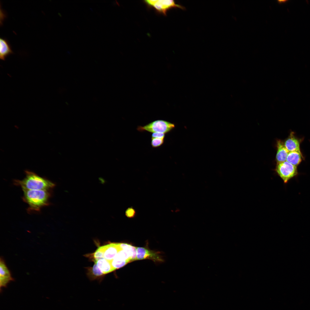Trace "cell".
Segmentation results:
<instances>
[{
	"mask_svg": "<svg viewBox=\"0 0 310 310\" xmlns=\"http://www.w3.org/2000/svg\"><path fill=\"white\" fill-rule=\"evenodd\" d=\"M14 182L15 184L20 186L22 189L49 190L55 186V184L50 181L28 171L24 179L16 180Z\"/></svg>",
	"mask_w": 310,
	"mask_h": 310,
	"instance_id": "cell-1",
	"label": "cell"
},
{
	"mask_svg": "<svg viewBox=\"0 0 310 310\" xmlns=\"http://www.w3.org/2000/svg\"><path fill=\"white\" fill-rule=\"evenodd\" d=\"M22 190L24 200L29 206L28 211H38L42 208L49 204L50 194L49 190Z\"/></svg>",
	"mask_w": 310,
	"mask_h": 310,
	"instance_id": "cell-2",
	"label": "cell"
},
{
	"mask_svg": "<svg viewBox=\"0 0 310 310\" xmlns=\"http://www.w3.org/2000/svg\"><path fill=\"white\" fill-rule=\"evenodd\" d=\"M274 170L285 184L298 174L297 166L286 161L277 163Z\"/></svg>",
	"mask_w": 310,
	"mask_h": 310,
	"instance_id": "cell-3",
	"label": "cell"
},
{
	"mask_svg": "<svg viewBox=\"0 0 310 310\" xmlns=\"http://www.w3.org/2000/svg\"><path fill=\"white\" fill-rule=\"evenodd\" d=\"M175 127V125L172 123L162 120H158L151 122L144 126H138L137 130L140 131H144L154 133L158 132L166 133Z\"/></svg>",
	"mask_w": 310,
	"mask_h": 310,
	"instance_id": "cell-4",
	"label": "cell"
},
{
	"mask_svg": "<svg viewBox=\"0 0 310 310\" xmlns=\"http://www.w3.org/2000/svg\"><path fill=\"white\" fill-rule=\"evenodd\" d=\"M149 7H153L158 13L166 16L167 11L173 8H178L185 9V7L177 4L173 0H148L144 1Z\"/></svg>",
	"mask_w": 310,
	"mask_h": 310,
	"instance_id": "cell-5",
	"label": "cell"
},
{
	"mask_svg": "<svg viewBox=\"0 0 310 310\" xmlns=\"http://www.w3.org/2000/svg\"><path fill=\"white\" fill-rule=\"evenodd\" d=\"M136 260L150 259L154 261H163L158 253L143 247H136Z\"/></svg>",
	"mask_w": 310,
	"mask_h": 310,
	"instance_id": "cell-6",
	"label": "cell"
},
{
	"mask_svg": "<svg viewBox=\"0 0 310 310\" xmlns=\"http://www.w3.org/2000/svg\"><path fill=\"white\" fill-rule=\"evenodd\" d=\"M13 280L11 272L4 261L1 257L0 260V290H1V288L6 287L9 282Z\"/></svg>",
	"mask_w": 310,
	"mask_h": 310,
	"instance_id": "cell-7",
	"label": "cell"
},
{
	"mask_svg": "<svg viewBox=\"0 0 310 310\" xmlns=\"http://www.w3.org/2000/svg\"><path fill=\"white\" fill-rule=\"evenodd\" d=\"M301 140L295 136L294 132L292 131L283 142L285 147L289 152L297 151L301 153L300 148Z\"/></svg>",
	"mask_w": 310,
	"mask_h": 310,
	"instance_id": "cell-8",
	"label": "cell"
},
{
	"mask_svg": "<svg viewBox=\"0 0 310 310\" xmlns=\"http://www.w3.org/2000/svg\"><path fill=\"white\" fill-rule=\"evenodd\" d=\"M104 258L111 262L121 249L119 243H111L104 245Z\"/></svg>",
	"mask_w": 310,
	"mask_h": 310,
	"instance_id": "cell-9",
	"label": "cell"
},
{
	"mask_svg": "<svg viewBox=\"0 0 310 310\" xmlns=\"http://www.w3.org/2000/svg\"><path fill=\"white\" fill-rule=\"evenodd\" d=\"M277 152L276 159L277 163L285 161L289 152L285 147L283 142L278 140L276 141Z\"/></svg>",
	"mask_w": 310,
	"mask_h": 310,
	"instance_id": "cell-10",
	"label": "cell"
},
{
	"mask_svg": "<svg viewBox=\"0 0 310 310\" xmlns=\"http://www.w3.org/2000/svg\"><path fill=\"white\" fill-rule=\"evenodd\" d=\"M13 53L8 41L5 38H0V58L4 60L9 55Z\"/></svg>",
	"mask_w": 310,
	"mask_h": 310,
	"instance_id": "cell-11",
	"label": "cell"
},
{
	"mask_svg": "<svg viewBox=\"0 0 310 310\" xmlns=\"http://www.w3.org/2000/svg\"><path fill=\"white\" fill-rule=\"evenodd\" d=\"M303 159V156L301 153L297 151H292L289 152L286 161L297 166Z\"/></svg>",
	"mask_w": 310,
	"mask_h": 310,
	"instance_id": "cell-12",
	"label": "cell"
},
{
	"mask_svg": "<svg viewBox=\"0 0 310 310\" xmlns=\"http://www.w3.org/2000/svg\"><path fill=\"white\" fill-rule=\"evenodd\" d=\"M95 263L104 274L114 270L111 262L104 258L98 260L95 262Z\"/></svg>",
	"mask_w": 310,
	"mask_h": 310,
	"instance_id": "cell-13",
	"label": "cell"
},
{
	"mask_svg": "<svg viewBox=\"0 0 310 310\" xmlns=\"http://www.w3.org/2000/svg\"><path fill=\"white\" fill-rule=\"evenodd\" d=\"M119 246L121 249L125 251L127 253L130 258V262L136 260L137 254L136 247L123 243H119Z\"/></svg>",
	"mask_w": 310,
	"mask_h": 310,
	"instance_id": "cell-14",
	"label": "cell"
},
{
	"mask_svg": "<svg viewBox=\"0 0 310 310\" xmlns=\"http://www.w3.org/2000/svg\"><path fill=\"white\" fill-rule=\"evenodd\" d=\"M110 262L114 270L123 267L129 262L125 256L118 253Z\"/></svg>",
	"mask_w": 310,
	"mask_h": 310,
	"instance_id": "cell-15",
	"label": "cell"
},
{
	"mask_svg": "<svg viewBox=\"0 0 310 310\" xmlns=\"http://www.w3.org/2000/svg\"><path fill=\"white\" fill-rule=\"evenodd\" d=\"M93 257L95 262L104 258V246L99 247L94 253Z\"/></svg>",
	"mask_w": 310,
	"mask_h": 310,
	"instance_id": "cell-16",
	"label": "cell"
},
{
	"mask_svg": "<svg viewBox=\"0 0 310 310\" xmlns=\"http://www.w3.org/2000/svg\"><path fill=\"white\" fill-rule=\"evenodd\" d=\"M164 141V139L157 138H152L151 145L153 148H157L162 145Z\"/></svg>",
	"mask_w": 310,
	"mask_h": 310,
	"instance_id": "cell-17",
	"label": "cell"
},
{
	"mask_svg": "<svg viewBox=\"0 0 310 310\" xmlns=\"http://www.w3.org/2000/svg\"><path fill=\"white\" fill-rule=\"evenodd\" d=\"M92 274L94 276L93 279L97 277L101 276L104 274L101 271L95 263L92 270Z\"/></svg>",
	"mask_w": 310,
	"mask_h": 310,
	"instance_id": "cell-18",
	"label": "cell"
},
{
	"mask_svg": "<svg viewBox=\"0 0 310 310\" xmlns=\"http://www.w3.org/2000/svg\"><path fill=\"white\" fill-rule=\"evenodd\" d=\"M136 212L134 209L132 207L127 208L125 212V215L129 218L134 217L135 216Z\"/></svg>",
	"mask_w": 310,
	"mask_h": 310,
	"instance_id": "cell-19",
	"label": "cell"
},
{
	"mask_svg": "<svg viewBox=\"0 0 310 310\" xmlns=\"http://www.w3.org/2000/svg\"><path fill=\"white\" fill-rule=\"evenodd\" d=\"M152 138H157L164 139L165 136V134L163 133L154 132L152 133Z\"/></svg>",
	"mask_w": 310,
	"mask_h": 310,
	"instance_id": "cell-20",
	"label": "cell"
}]
</instances>
